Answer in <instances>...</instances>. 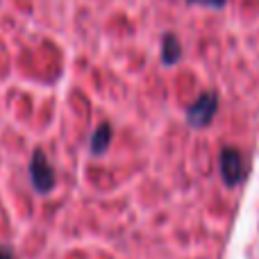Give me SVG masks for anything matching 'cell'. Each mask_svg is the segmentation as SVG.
Returning a JSON list of instances; mask_svg holds the SVG:
<instances>
[{
  "mask_svg": "<svg viewBox=\"0 0 259 259\" xmlns=\"http://www.w3.org/2000/svg\"><path fill=\"white\" fill-rule=\"evenodd\" d=\"M30 180H32V187L39 193H50L55 189V182H57V180H55V168L50 166L44 150H34V155H32Z\"/></svg>",
  "mask_w": 259,
  "mask_h": 259,
  "instance_id": "6da1fadb",
  "label": "cell"
},
{
  "mask_svg": "<svg viewBox=\"0 0 259 259\" xmlns=\"http://www.w3.org/2000/svg\"><path fill=\"white\" fill-rule=\"evenodd\" d=\"M219 109V96L214 91L198 96V100L187 109V123L191 127H207Z\"/></svg>",
  "mask_w": 259,
  "mask_h": 259,
  "instance_id": "7a4b0ae2",
  "label": "cell"
},
{
  "mask_svg": "<svg viewBox=\"0 0 259 259\" xmlns=\"http://www.w3.org/2000/svg\"><path fill=\"white\" fill-rule=\"evenodd\" d=\"M221 178L228 187H237L243 178V157L237 148L225 146L221 150Z\"/></svg>",
  "mask_w": 259,
  "mask_h": 259,
  "instance_id": "3957f363",
  "label": "cell"
},
{
  "mask_svg": "<svg viewBox=\"0 0 259 259\" xmlns=\"http://www.w3.org/2000/svg\"><path fill=\"white\" fill-rule=\"evenodd\" d=\"M109 141H112V125L100 123V127H96L94 137H91V155H103L109 148Z\"/></svg>",
  "mask_w": 259,
  "mask_h": 259,
  "instance_id": "277c9868",
  "label": "cell"
},
{
  "mask_svg": "<svg viewBox=\"0 0 259 259\" xmlns=\"http://www.w3.org/2000/svg\"><path fill=\"white\" fill-rule=\"evenodd\" d=\"M182 57V48H180V41L175 34H166L164 36V53H161V59L164 64H175Z\"/></svg>",
  "mask_w": 259,
  "mask_h": 259,
  "instance_id": "5b68a950",
  "label": "cell"
},
{
  "mask_svg": "<svg viewBox=\"0 0 259 259\" xmlns=\"http://www.w3.org/2000/svg\"><path fill=\"white\" fill-rule=\"evenodd\" d=\"M189 3H202V5H209V7H223L228 0H189Z\"/></svg>",
  "mask_w": 259,
  "mask_h": 259,
  "instance_id": "8992f818",
  "label": "cell"
},
{
  "mask_svg": "<svg viewBox=\"0 0 259 259\" xmlns=\"http://www.w3.org/2000/svg\"><path fill=\"white\" fill-rule=\"evenodd\" d=\"M0 259H14V252L7 246H0Z\"/></svg>",
  "mask_w": 259,
  "mask_h": 259,
  "instance_id": "52a82bcc",
  "label": "cell"
}]
</instances>
